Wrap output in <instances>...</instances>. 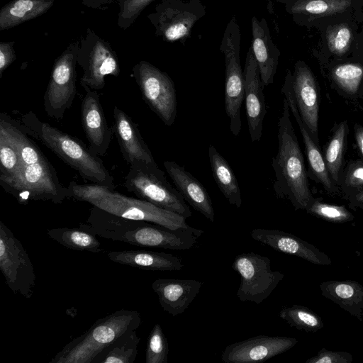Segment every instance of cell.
I'll use <instances>...</instances> for the list:
<instances>
[{
  "mask_svg": "<svg viewBox=\"0 0 363 363\" xmlns=\"http://www.w3.org/2000/svg\"><path fill=\"white\" fill-rule=\"evenodd\" d=\"M208 157L213 177L220 191L230 204L240 208L241 191L231 167L213 145L208 147Z\"/></svg>",
  "mask_w": 363,
  "mask_h": 363,
  "instance_id": "28",
  "label": "cell"
},
{
  "mask_svg": "<svg viewBox=\"0 0 363 363\" xmlns=\"http://www.w3.org/2000/svg\"><path fill=\"white\" fill-rule=\"evenodd\" d=\"M140 313L121 309L96 320L85 333L68 342L50 363H92L95 357L123 334L137 330Z\"/></svg>",
  "mask_w": 363,
  "mask_h": 363,
  "instance_id": "6",
  "label": "cell"
},
{
  "mask_svg": "<svg viewBox=\"0 0 363 363\" xmlns=\"http://www.w3.org/2000/svg\"><path fill=\"white\" fill-rule=\"evenodd\" d=\"M113 131L124 160L130 164L135 160L155 162L145 143L138 125L125 112L117 106L113 108Z\"/></svg>",
  "mask_w": 363,
  "mask_h": 363,
  "instance_id": "20",
  "label": "cell"
},
{
  "mask_svg": "<svg viewBox=\"0 0 363 363\" xmlns=\"http://www.w3.org/2000/svg\"><path fill=\"white\" fill-rule=\"evenodd\" d=\"M154 0H118V26L123 30L130 28Z\"/></svg>",
  "mask_w": 363,
  "mask_h": 363,
  "instance_id": "38",
  "label": "cell"
},
{
  "mask_svg": "<svg viewBox=\"0 0 363 363\" xmlns=\"http://www.w3.org/2000/svg\"><path fill=\"white\" fill-rule=\"evenodd\" d=\"M0 270L15 294L30 298L36 276L31 260L20 240L0 221Z\"/></svg>",
  "mask_w": 363,
  "mask_h": 363,
  "instance_id": "11",
  "label": "cell"
},
{
  "mask_svg": "<svg viewBox=\"0 0 363 363\" xmlns=\"http://www.w3.org/2000/svg\"><path fill=\"white\" fill-rule=\"evenodd\" d=\"M239 45V30L235 33L228 28L222 43L225 64L224 106L234 136H238L242 128L240 111L245 99V77L240 63Z\"/></svg>",
  "mask_w": 363,
  "mask_h": 363,
  "instance_id": "13",
  "label": "cell"
},
{
  "mask_svg": "<svg viewBox=\"0 0 363 363\" xmlns=\"http://www.w3.org/2000/svg\"><path fill=\"white\" fill-rule=\"evenodd\" d=\"M332 77L336 84L345 92L355 94L363 77V68L357 64H344L335 67Z\"/></svg>",
  "mask_w": 363,
  "mask_h": 363,
  "instance_id": "35",
  "label": "cell"
},
{
  "mask_svg": "<svg viewBox=\"0 0 363 363\" xmlns=\"http://www.w3.org/2000/svg\"><path fill=\"white\" fill-rule=\"evenodd\" d=\"M347 184L353 187L363 185V166L351 169L346 178Z\"/></svg>",
  "mask_w": 363,
  "mask_h": 363,
  "instance_id": "42",
  "label": "cell"
},
{
  "mask_svg": "<svg viewBox=\"0 0 363 363\" xmlns=\"http://www.w3.org/2000/svg\"><path fill=\"white\" fill-rule=\"evenodd\" d=\"M352 356L345 352L328 351L323 348L317 355L308 359L306 363H350Z\"/></svg>",
  "mask_w": 363,
  "mask_h": 363,
  "instance_id": "40",
  "label": "cell"
},
{
  "mask_svg": "<svg viewBox=\"0 0 363 363\" xmlns=\"http://www.w3.org/2000/svg\"><path fill=\"white\" fill-rule=\"evenodd\" d=\"M156 28V33L167 41H175L187 35L196 20L189 12L176 11L167 8L148 16Z\"/></svg>",
  "mask_w": 363,
  "mask_h": 363,
  "instance_id": "25",
  "label": "cell"
},
{
  "mask_svg": "<svg viewBox=\"0 0 363 363\" xmlns=\"http://www.w3.org/2000/svg\"><path fill=\"white\" fill-rule=\"evenodd\" d=\"M48 235L62 246L79 251L97 253L103 250L95 235L82 228H57L48 230Z\"/></svg>",
  "mask_w": 363,
  "mask_h": 363,
  "instance_id": "30",
  "label": "cell"
},
{
  "mask_svg": "<svg viewBox=\"0 0 363 363\" xmlns=\"http://www.w3.org/2000/svg\"><path fill=\"white\" fill-rule=\"evenodd\" d=\"M79 227L113 241L173 250H190L203 233L192 227L172 230L147 221L124 218L94 206L87 224H81Z\"/></svg>",
  "mask_w": 363,
  "mask_h": 363,
  "instance_id": "2",
  "label": "cell"
},
{
  "mask_svg": "<svg viewBox=\"0 0 363 363\" xmlns=\"http://www.w3.org/2000/svg\"><path fill=\"white\" fill-rule=\"evenodd\" d=\"M77 64L82 68L80 84L93 90L102 89L105 77H118L120 65L118 56L110 43L91 28L79 39Z\"/></svg>",
  "mask_w": 363,
  "mask_h": 363,
  "instance_id": "8",
  "label": "cell"
},
{
  "mask_svg": "<svg viewBox=\"0 0 363 363\" xmlns=\"http://www.w3.org/2000/svg\"><path fill=\"white\" fill-rule=\"evenodd\" d=\"M279 316L290 326L306 332H315L323 326L320 317L303 306L284 307L279 312Z\"/></svg>",
  "mask_w": 363,
  "mask_h": 363,
  "instance_id": "31",
  "label": "cell"
},
{
  "mask_svg": "<svg viewBox=\"0 0 363 363\" xmlns=\"http://www.w3.org/2000/svg\"><path fill=\"white\" fill-rule=\"evenodd\" d=\"M0 125L20 154L17 171L11 177L0 179V185L21 204L30 201L62 203L68 197V189L60 182L56 170L43 152L8 115L0 114Z\"/></svg>",
  "mask_w": 363,
  "mask_h": 363,
  "instance_id": "1",
  "label": "cell"
},
{
  "mask_svg": "<svg viewBox=\"0 0 363 363\" xmlns=\"http://www.w3.org/2000/svg\"><path fill=\"white\" fill-rule=\"evenodd\" d=\"M84 89L86 94L81 105L82 127L89 150L95 155L102 156L108 149L113 128L107 123L96 91L87 86Z\"/></svg>",
  "mask_w": 363,
  "mask_h": 363,
  "instance_id": "16",
  "label": "cell"
},
{
  "mask_svg": "<svg viewBox=\"0 0 363 363\" xmlns=\"http://www.w3.org/2000/svg\"><path fill=\"white\" fill-rule=\"evenodd\" d=\"M69 199L86 201L94 206L124 218L143 220L169 229L191 228L186 218L140 199L127 196L106 186L70 182Z\"/></svg>",
  "mask_w": 363,
  "mask_h": 363,
  "instance_id": "5",
  "label": "cell"
},
{
  "mask_svg": "<svg viewBox=\"0 0 363 363\" xmlns=\"http://www.w3.org/2000/svg\"><path fill=\"white\" fill-rule=\"evenodd\" d=\"M20 154L5 129L0 125V179L11 177L17 171Z\"/></svg>",
  "mask_w": 363,
  "mask_h": 363,
  "instance_id": "34",
  "label": "cell"
},
{
  "mask_svg": "<svg viewBox=\"0 0 363 363\" xmlns=\"http://www.w3.org/2000/svg\"><path fill=\"white\" fill-rule=\"evenodd\" d=\"M292 88L301 119L316 143L319 107L318 87L313 73L301 62L295 67Z\"/></svg>",
  "mask_w": 363,
  "mask_h": 363,
  "instance_id": "17",
  "label": "cell"
},
{
  "mask_svg": "<svg viewBox=\"0 0 363 363\" xmlns=\"http://www.w3.org/2000/svg\"><path fill=\"white\" fill-rule=\"evenodd\" d=\"M308 212L315 214L331 222H345L352 219V215L342 206L312 202L306 208Z\"/></svg>",
  "mask_w": 363,
  "mask_h": 363,
  "instance_id": "39",
  "label": "cell"
},
{
  "mask_svg": "<svg viewBox=\"0 0 363 363\" xmlns=\"http://www.w3.org/2000/svg\"><path fill=\"white\" fill-rule=\"evenodd\" d=\"M195 279H157L152 288L162 309L172 316L185 311L203 286Z\"/></svg>",
  "mask_w": 363,
  "mask_h": 363,
  "instance_id": "19",
  "label": "cell"
},
{
  "mask_svg": "<svg viewBox=\"0 0 363 363\" xmlns=\"http://www.w3.org/2000/svg\"><path fill=\"white\" fill-rule=\"evenodd\" d=\"M15 41L0 42V78L4 72L16 60L14 50Z\"/></svg>",
  "mask_w": 363,
  "mask_h": 363,
  "instance_id": "41",
  "label": "cell"
},
{
  "mask_svg": "<svg viewBox=\"0 0 363 363\" xmlns=\"http://www.w3.org/2000/svg\"><path fill=\"white\" fill-rule=\"evenodd\" d=\"M55 0H11L0 9V30L13 28L46 13Z\"/></svg>",
  "mask_w": 363,
  "mask_h": 363,
  "instance_id": "27",
  "label": "cell"
},
{
  "mask_svg": "<svg viewBox=\"0 0 363 363\" xmlns=\"http://www.w3.org/2000/svg\"><path fill=\"white\" fill-rule=\"evenodd\" d=\"M123 186L137 198L147 201L185 218L191 216L186 201L167 181L156 162L135 160L130 164Z\"/></svg>",
  "mask_w": 363,
  "mask_h": 363,
  "instance_id": "7",
  "label": "cell"
},
{
  "mask_svg": "<svg viewBox=\"0 0 363 363\" xmlns=\"http://www.w3.org/2000/svg\"><path fill=\"white\" fill-rule=\"evenodd\" d=\"M169 345L161 325L156 323L147 342L145 363H167Z\"/></svg>",
  "mask_w": 363,
  "mask_h": 363,
  "instance_id": "36",
  "label": "cell"
},
{
  "mask_svg": "<svg viewBox=\"0 0 363 363\" xmlns=\"http://www.w3.org/2000/svg\"><path fill=\"white\" fill-rule=\"evenodd\" d=\"M281 93L287 100L290 111L299 127L311 169L325 188L330 191L332 189V183L328 170L320 150L315 142L311 137V134L298 112L292 88V76L290 73L286 75L281 89Z\"/></svg>",
  "mask_w": 363,
  "mask_h": 363,
  "instance_id": "22",
  "label": "cell"
},
{
  "mask_svg": "<svg viewBox=\"0 0 363 363\" xmlns=\"http://www.w3.org/2000/svg\"><path fill=\"white\" fill-rule=\"evenodd\" d=\"M79 40L70 43L54 62L45 92L44 108L50 118L62 119L76 96V65Z\"/></svg>",
  "mask_w": 363,
  "mask_h": 363,
  "instance_id": "10",
  "label": "cell"
},
{
  "mask_svg": "<svg viewBox=\"0 0 363 363\" xmlns=\"http://www.w3.org/2000/svg\"><path fill=\"white\" fill-rule=\"evenodd\" d=\"M231 267L240 275L237 296L243 302L261 303L284 278L281 272L272 270L268 257L254 252L238 255Z\"/></svg>",
  "mask_w": 363,
  "mask_h": 363,
  "instance_id": "12",
  "label": "cell"
},
{
  "mask_svg": "<svg viewBox=\"0 0 363 363\" xmlns=\"http://www.w3.org/2000/svg\"><path fill=\"white\" fill-rule=\"evenodd\" d=\"M245 112L250 139L260 140L267 113L264 85L252 48L247 52L244 68Z\"/></svg>",
  "mask_w": 363,
  "mask_h": 363,
  "instance_id": "15",
  "label": "cell"
},
{
  "mask_svg": "<svg viewBox=\"0 0 363 363\" xmlns=\"http://www.w3.org/2000/svg\"><path fill=\"white\" fill-rule=\"evenodd\" d=\"M252 50L257 62L263 85L273 83L278 65L279 52L271 39L264 19L252 18Z\"/></svg>",
  "mask_w": 363,
  "mask_h": 363,
  "instance_id": "23",
  "label": "cell"
},
{
  "mask_svg": "<svg viewBox=\"0 0 363 363\" xmlns=\"http://www.w3.org/2000/svg\"><path fill=\"white\" fill-rule=\"evenodd\" d=\"M357 198L358 199L359 201L363 202V192H362L359 194H358Z\"/></svg>",
  "mask_w": 363,
  "mask_h": 363,
  "instance_id": "45",
  "label": "cell"
},
{
  "mask_svg": "<svg viewBox=\"0 0 363 363\" xmlns=\"http://www.w3.org/2000/svg\"><path fill=\"white\" fill-rule=\"evenodd\" d=\"M252 239L276 251L295 255L313 264L329 265L330 259L313 245L301 238L279 230L255 228L250 233Z\"/></svg>",
  "mask_w": 363,
  "mask_h": 363,
  "instance_id": "18",
  "label": "cell"
},
{
  "mask_svg": "<svg viewBox=\"0 0 363 363\" xmlns=\"http://www.w3.org/2000/svg\"><path fill=\"white\" fill-rule=\"evenodd\" d=\"M326 40L329 50L337 55H342L350 47L352 33L347 25L335 24L328 27Z\"/></svg>",
  "mask_w": 363,
  "mask_h": 363,
  "instance_id": "37",
  "label": "cell"
},
{
  "mask_svg": "<svg viewBox=\"0 0 363 363\" xmlns=\"http://www.w3.org/2000/svg\"><path fill=\"white\" fill-rule=\"evenodd\" d=\"M294 337L259 335L228 345L222 352L225 363H255L269 359L292 348Z\"/></svg>",
  "mask_w": 363,
  "mask_h": 363,
  "instance_id": "14",
  "label": "cell"
},
{
  "mask_svg": "<svg viewBox=\"0 0 363 363\" xmlns=\"http://www.w3.org/2000/svg\"><path fill=\"white\" fill-rule=\"evenodd\" d=\"M164 167L184 200L211 222L215 220L211 199L203 185L176 162L165 160Z\"/></svg>",
  "mask_w": 363,
  "mask_h": 363,
  "instance_id": "21",
  "label": "cell"
},
{
  "mask_svg": "<svg viewBox=\"0 0 363 363\" xmlns=\"http://www.w3.org/2000/svg\"><path fill=\"white\" fill-rule=\"evenodd\" d=\"M107 255L113 262L145 270L180 271L184 267L179 257L165 252L130 250L111 251Z\"/></svg>",
  "mask_w": 363,
  "mask_h": 363,
  "instance_id": "24",
  "label": "cell"
},
{
  "mask_svg": "<svg viewBox=\"0 0 363 363\" xmlns=\"http://www.w3.org/2000/svg\"><path fill=\"white\" fill-rule=\"evenodd\" d=\"M350 6L347 0H299L291 6L293 13L330 16L345 11Z\"/></svg>",
  "mask_w": 363,
  "mask_h": 363,
  "instance_id": "32",
  "label": "cell"
},
{
  "mask_svg": "<svg viewBox=\"0 0 363 363\" xmlns=\"http://www.w3.org/2000/svg\"><path fill=\"white\" fill-rule=\"evenodd\" d=\"M132 72L145 102L166 125H172L177 112L176 90L172 79L145 60L136 63Z\"/></svg>",
  "mask_w": 363,
  "mask_h": 363,
  "instance_id": "9",
  "label": "cell"
},
{
  "mask_svg": "<svg viewBox=\"0 0 363 363\" xmlns=\"http://www.w3.org/2000/svg\"><path fill=\"white\" fill-rule=\"evenodd\" d=\"M322 294L353 316L363 311V287L354 281H330L320 285Z\"/></svg>",
  "mask_w": 363,
  "mask_h": 363,
  "instance_id": "26",
  "label": "cell"
},
{
  "mask_svg": "<svg viewBox=\"0 0 363 363\" xmlns=\"http://www.w3.org/2000/svg\"><path fill=\"white\" fill-rule=\"evenodd\" d=\"M346 130L347 123L344 121L335 130L325 150V162L329 174L335 182L338 180V174L342 164Z\"/></svg>",
  "mask_w": 363,
  "mask_h": 363,
  "instance_id": "33",
  "label": "cell"
},
{
  "mask_svg": "<svg viewBox=\"0 0 363 363\" xmlns=\"http://www.w3.org/2000/svg\"><path fill=\"white\" fill-rule=\"evenodd\" d=\"M118 0H82V4L89 9H106L108 6L118 2Z\"/></svg>",
  "mask_w": 363,
  "mask_h": 363,
  "instance_id": "43",
  "label": "cell"
},
{
  "mask_svg": "<svg viewBox=\"0 0 363 363\" xmlns=\"http://www.w3.org/2000/svg\"><path fill=\"white\" fill-rule=\"evenodd\" d=\"M140 340L136 330L128 331L112 342L92 363H133Z\"/></svg>",
  "mask_w": 363,
  "mask_h": 363,
  "instance_id": "29",
  "label": "cell"
},
{
  "mask_svg": "<svg viewBox=\"0 0 363 363\" xmlns=\"http://www.w3.org/2000/svg\"><path fill=\"white\" fill-rule=\"evenodd\" d=\"M17 123L26 135L41 142L84 179L115 189L113 178L101 159L81 140L41 121L33 111L22 115Z\"/></svg>",
  "mask_w": 363,
  "mask_h": 363,
  "instance_id": "3",
  "label": "cell"
},
{
  "mask_svg": "<svg viewBox=\"0 0 363 363\" xmlns=\"http://www.w3.org/2000/svg\"><path fill=\"white\" fill-rule=\"evenodd\" d=\"M278 151L272 162L275 175L273 184L274 194L279 199H289L296 209H306L312 203L313 198L304 159L285 98L278 121Z\"/></svg>",
  "mask_w": 363,
  "mask_h": 363,
  "instance_id": "4",
  "label": "cell"
},
{
  "mask_svg": "<svg viewBox=\"0 0 363 363\" xmlns=\"http://www.w3.org/2000/svg\"><path fill=\"white\" fill-rule=\"evenodd\" d=\"M355 136L358 147L363 155V128L359 125L355 127Z\"/></svg>",
  "mask_w": 363,
  "mask_h": 363,
  "instance_id": "44",
  "label": "cell"
}]
</instances>
